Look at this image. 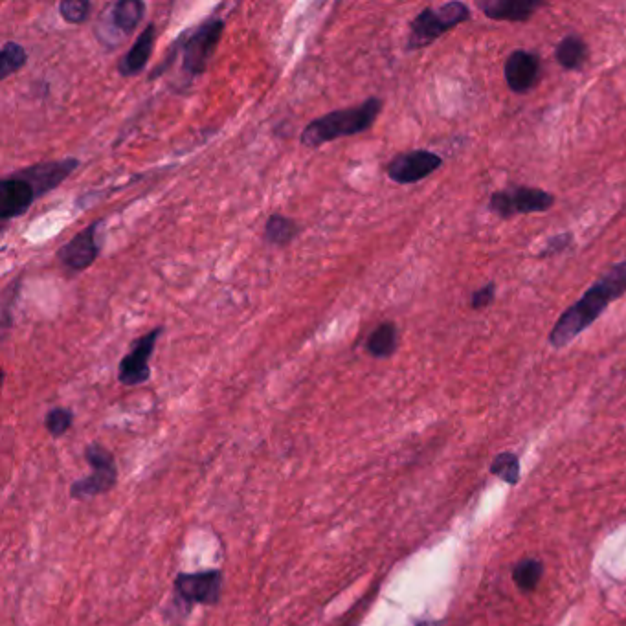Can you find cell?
<instances>
[{"label":"cell","mask_w":626,"mask_h":626,"mask_svg":"<svg viewBox=\"0 0 626 626\" xmlns=\"http://www.w3.org/2000/svg\"><path fill=\"white\" fill-rule=\"evenodd\" d=\"M626 292V261L606 270L599 280L584 292L581 300L564 311L549 333V344L555 349L570 346L606 311V307L619 300Z\"/></svg>","instance_id":"cell-1"},{"label":"cell","mask_w":626,"mask_h":626,"mask_svg":"<svg viewBox=\"0 0 626 626\" xmlns=\"http://www.w3.org/2000/svg\"><path fill=\"white\" fill-rule=\"evenodd\" d=\"M382 105L381 98H368L357 107L327 112L303 127L300 142L302 146L316 149L340 138L366 133L377 122Z\"/></svg>","instance_id":"cell-2"},{"label":"cell","mask_w":626,"mask_h":626,"mask_svg":"<svg viewBox=\"0 0 626 626\" xmlns=\"http://www.w3.org/2000/svg\"><path fill=\"white\" fill-rule=\"evenodd\" d=\"M470 10L463 2H448L439 8H425L417 13L406 41V50L414 52L426 46L434 45L439 37L456 28L458 24L469 21Z\"/></svg>","instance_id":"cell-3"},{"label":"cell","mask_w":626,"mask_h":626,"mask_svg":"<svg viewBox=\"0 0 626 626\" xmlns=\"http://www.w3.org/2000/svg\"><path fill=\"white\" fill-rule=\"evenodd\" d=\"M223 34L224 21L219 17H212L195 28L190 39L182 46V72L188 78H199L206 72Z\"/></svg>","instance_id":"cell-4"},{"label":"cell","mask_w":626,"mask_h":626,"mask_svg":"<svg viewBox=\"0 0 626 626\" xmlns=\"http://www.w3.org/2000/svg\"><path fill=\"white\" fill-rule=\"evenodd\" d=\"M555 204V197L548 191L540 188H509V190L496 191L489 199V208L502 219H511L515 215H527V213L548 212Z\"/></svg>","instance_id":"cell-5"},{"label":"cell","mask_w":626,"mask_h":626,"mask_svg":"<svg viewBox=\"0 0 626 626\" xmlns=\"http://www.w3.org/2000/svg\"><path fill=\"white\" fill-rule=\"evenodd\" d=\"M85 458L92 465L89 478L78 480L72 485V496L78 500H87L103 492L111 491L118 478L111 452L101 445H90L85 450Z\"/></svg>","instance_id":"cell-6"},{"label":"cell","mask_w":626,"mask_h":626,"mask_svg":"<svg viewBox=\"0 0 626 626\" xmlns=\"http://www.w3.org/2000/svg\"><path fill=\"white\" fill-rule=\"evenodd\" d=\"M162 333H164V327H155L146 335L136 338L131 344L129 353L120 360V366H118V381L122 382L123 386H140L151 379L149 362Z\"/></svg>","instance_id":"cell-7"},{"label":"cell","mask_w":626,"mask_h":626,"mask_svg":"<svg viewBox=\"0 0 626 626\" xmlns=\"http://www.w3.org/2000/svg\"><path fill=\"white\" fill-rule=\"evenodd\" d=\"M101 224L103 221L96 219L94 223L85 226L81 232L57 250V259L61 267H65L70 272H83L94 265V261L100 258L101 245L98 241V228Z\"/></svg>","instance_id":"cell-8"},{"label":"cell","mask_w":626,"mask_h":626,"mask_svg":"<svg viewBox=\"0 0 626 626\" xmlns=\"http://www.w3.org/2000/svg\"><path fill=\"white\" fill-rule=\"evenodd\" d=\"M441 166H443V158L436 153L426 151V149H415V151H408V153L393 157L386 166V173L393 182L406 186V184H415V182L425 180L432 173H436Z\"/></svg>","instance_id":"cell-9"},{"label":"cell","mask_w":626,"mask_h":626,"mask_svg":"<svg viewBox=\"0 0 626 626\" xmlns=\"http://www.w3.org/2000/svg\"><path fill=\"white\" fill-rule=\"evenodd\" d=\"M78 158H63V160H50V162H39L34 166H28V168L19 169L15 171L19 177H23L32 190L35 191V197L37 201L41 197L48 195L50 191L59 188L65 180L79 168Z\"/></svg>","instance_id":"cell-10"},{"label":"cell","mask_w":626,"mask_h":626,"mask_svg":"<svg viewBox=\"0 0 626 626\" xmlns=\"http://www.w3.org/2000/svg\"><path fill=\"white\" fill-rule=\"evenodd\" d=\"M175 588L188 603L215 604L223 590V575L217 570L182 573L175 579Z\"/></svg>","instance_id":"cell-11"},{"label":"cell","mask_w":626,"mask_h":626,"mask_svg":"<svg viewBox=\"0 0 626 626\" xmlns=\"http://www.w3.org/2000/svg\"><path fill=\"white\" fill-rule=\"evenodd\" d=\"M37 201L32 186L19 177L17 173H10L0 180V221L8 223L17 217H23L34 202Z\"/></svg>","instance_id":"cell-12"},{"label":"cell","mask_w":626,"mask_h":626,"mask_svg":"<svg viewBox=\"0 0 626 626\" xmlns=\"http://www.w3.org/2000/svg\"><path fill=\"white\" fill-rule=\"evenodd\" d=\"M540 78V57L527 50H515L505 61V81L516 94L535 89Z\"/></svg>","instance_id":"cell-13"},{"label":"cell","mask_w":626,"mask_h":626,"mask_svg":"<svg viewBox=\"0 0 626 626\" xmlns=\"http://www.w3.org/2000/svg\"><path fill=\"white\" fill-rule=\"evenodd\" d=\"M476 6L492 21L524 23L546 4L538 0H480Z\"/></svg>","instance_id":"cell-14"},{"label":"cell","mask_w":626,"mask_h":626,"mask_svg":"<svg viewBox=\"0 0 626 626\" xmlns=\"http://www.w3.org/2000/svg\"><path fill=\"white\" fill-rule=\"evenodd\" d=\"M155 41H157V26L153 23L147 24L146 30H142V34L136 37L135 45L129 48V52L118 63V72L125 78L138 76L153 56Z\"/></svg>","instance_id":"cell-15"},{"label":"cell","mask_w":626,"mask_h":626,"mask_svg":"<svg viewBox=\"0 0 626 626\" xmlns=\"http://www.w3.org/2000/svg\"><path fill=\"white\" fill-rule=\"evenodd\" d=\"M146 2L142 0H120L112 6V24L125 35H131L144 21Z\"/></svg>","instance_id":"cell-16"},{"label":"cell","mask_w":626,"mask_h":626,"mask_svg":"<svg viewBox=\"0 0 626 626\" xmlns=\"http://www.w3.org/2000/svg\"><path fill=\"white\" fill-rule=\"evenodd\" d=\"M559 65L566 70H581L588 61V46L579 35H566L555 48Z\"/></svg>","instance_id":"cell-17"},{"label":"cell","mask_w":626,"mask_h":626,"mask_svg":"<svg viewBox=\"0 0 626 626\" xmlns=\"http://www.w3.org/2000/svg\"><path fill=\"white\" fill-rule=\"evenodd\" d=\"M399 347V331L392 322L379 325L366 340V351L373 358H390Z\"/></svg>","instance_id":"cell-18"},{"label":"cell","mask_w":626,"mask_h":626,"mask_svg":"<svg viewBox=\"0 0 626 626\" xmlns=\"http://www.w3.org/2000/svg\"><path fill=\"white\" fill-rule=\"evenodd\" d=\"M300 234L298 223L281 213H272L265 224L263 237L272 246H289Z\"/></svg>","instance_id":"cell-19"},{"label":"cell","mask_w":626,"mask_h":626,"mask_svg":"<svg viewBox=\"0 0 626 626\" xmlns=\"http://www.w3.org/2000/svg\"><path fill=\"white\" fill-rule=\"evenodd\" d=\"M26 65H28V52L24 50V46L13 41H6L0 52V79L4 81L10 78L19 70H23Z\"/></svg>","instance_id":"cell-20"},{"label":"cell","mask_w":626,"mask_h":626,"mask_svg":"<svg viewBox=\"0 0 626 626\" xmlns=\"http://www.w3.org/2000/svg\"><path fill=\"white\" fill-rule=\"evenodd\" d=\"M544 575V566L537 559H526L516 564L513 579L522 592H533Z\"/></svg>","instance_id":"cell-21"},{"label":"cell","mask_w":626,"mask_h":626,"mask_svg":"<svg viewBox=\"0 0 626 626\" xmlns=\"http://www.w3.org/2000/svg\"><path fill=\"white\" fill-rule=\"evenodd\" d=\"M491 472L494 476L507 481L509 485H516L518 478H520V461H518V456L511 454V452H504V454L496 456L494 461H492Z\"/></svg>","instance_id":"cell-22"},{"label":"cell","mask_w":626,"mask_h":626,"mask_svg":"<svg viewBox=\"0 0 626 626\" xmlns=\"http://www.w3.org/2000/svg\"><path fill=\"white\" fill-rule=\"evenodd\" d=\"M92 4L89 0H63L59 2V13L68 24H85L89 21Z\"/></svg>","instance_id":"cell-23"},{"label":"cell","mask_w":626,"mask_h":626,"mask_svg":"<svg viewBox=\"0 0 626 626\" xmlns=\"http://www.w3.org/2000/svg\"><path fill=\"white\" fill-rule=\"evenodd\" d=\"M72 421H74V414H72L68 408H54V410H50L48 415H46V430H48L52 436H63L65 432L70 430Z\"/></svg>","instance_id":"cell-24"},{"label":"cell","mask_w":626,"mask_h":626,"mask_svg":"<svg viewBox=\"0 0 626 626\" xmlns=\"http://www.w3.org/2000/svg\"><path fill=\"white\" fill-rule=\"evenodd\" d=\"M573 243L571 234L555 235L553 239H549L546 246L542 248V252L538 254V258H548V256H557L560 252H564L568 246Z\"/></svg>","instance_id":"cell-25"},{"label":"cell","mask_w":626,"mask_h":626,"mask_svg":"<svg viewBox=\"0 0 626 626\" xmlns=\"http://www.w3.org/2000/svg\"><path fill=\"white\" fill-rule=\"evenodd\" d=\"M494 292H496V285H494V283H487L485 287H481V289L474 292V294H472V300H470L472 309L480 311V309L489 307V305L494 302V296H496Z\"/></svg>","instance_id":"cell-26"},{"label":"cell","mask_w":626,"mask_h":626,"mask_svg":"<svg viewBox=\"0 0 626 626\" xmlns=\"http://www.w3.org/2000/svg\"><path fill=\"white\" fill-rule=\"evenodd\" d=\"M417 626H437L436 623H419Z\"/></svg>","instance_id":"cell-27"}]
</instances>
